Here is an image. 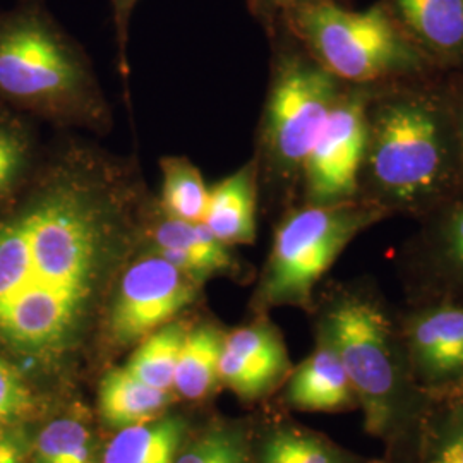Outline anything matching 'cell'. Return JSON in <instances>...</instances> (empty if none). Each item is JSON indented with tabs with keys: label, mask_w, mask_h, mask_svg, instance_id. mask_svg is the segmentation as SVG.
<instances>
[{
	"label": "cell",
	"mask_w": 463,
	"mask_h": 463,
	"mask_svg": "<svg viewBox=\"0 0 463 463\" xmlns=\"http://www.w3.org/2000/svg\"><path fill=\"white\" fill-rule=\"evenodd\" d=\"M290 367L283 338L268 319H258L223 336L220 381L239 397H265L288 376Z\"/></svg>",
	"instance_id": "cell-11"
},
{
	"label": "cell",
	"mask_w": 463,
	"mask_h": 463,
	"mask_svg": "<svg viewBox=\"0 0 463 463\" xmlns=\"http://www.w3.org/2000/svg\"><path fill=\"white\" fill-rule=\"evenodd\" d=\"M390 215L364 198L336 204H302L281 218L256 300L261 307L313 304L316 285L361 233Z\"/></svg>",
	"instance_id": "cell-6"
},
{
	"label": "cell",
	"mask_w": 463,
	"mask_h": 463,
	"mask_svg": "<svg viewBox=\"0 0 463 463\" xmlns=\"http://www.w3.org/2000/svg\"><path fill=\"white\" fill-rule=\"evenodd\" d=\"M434 66H463V0H383Z\"/></svg>",
	"instance_id": "cell-13"
},
{
	"label": "cell",
	"mask_w": 463,
	"mask_h": 463,
	"mask_svg": "<svg viewBox=\"0 0 463 463\" xmlns=\"http://www.w3.org/2000/svg\"><path fill=\"white\" fill-rule=\"evenodd\" d=\"M0 463H26V457H13V458L2 460Z\"/></svg>",
	"instance_id": "cell-33"
},
{
	"label": "cell",
	"mask_w": 463,
	"mask_h": 463,
	"mask_svg": "<svg viewBox=\"0 0 463 463\" xmlns=\"http://www.w3.org/2000/svg\"><path fill=\"white\" fill-rule=\"evenodd\" d=\"M415 244L426 280L448 294H463V201L447 203Z\"/></svg>",
	"instance_id": "cell-16"
},
{
	"label": "cell",
	"mask_w": 463,
	"mask_h": 463,
	"mask_svg": "<svg viewBox=\"0 0 463 463\" xmlns=\"http://www.w3.org/2000/svg\"><path fill=\"white\" fill-rule=\"evenodd\" d=\"M354 388L365 432L390 438L407 422L415 383L381 300L367 288L336 294L319 323Z\"/></svg>",
	"instance_id": "cell-5"
},
{
	"label": "cell",
	"mask_w": 463,
	"mask_h": 463,
	"mask_svg": "<svg viewBox=\"0 0 463 463\" xmlns=\"http://www.w3.org/2000/svg\"><path fill=\"white\" fill-rule=\"evenodd\" d=\"M34 463H97L93 432L78 415L52 420L36 438Z\"/></svg>",
	"instance_id": "cell-23"
},
{
	"label": "cell",
	"mask_w": 463,
	"mask_h": 463,
	"mask_svg": "<svg viewBox=\"0 0 463 463\" xmlns=\"http://www.w3.org/2000/svg\"><path fill=\"white\" fill-rule=\"evenodd\" d=\"M141 232L148 242V250L201 285L212 277L237 269L232 248L220 242L203 222L179 220L155 206L146 210Z\"/></svg>",
	"instance_id": "cell-12"
},
{
	"label": "cell",
	"mask_w": 463,
	"mask_h": 463,
	"mask_svg": "<svg viewBox=\"0 0 463 463\" xmlns=\"http://www.w3.org/2000/svg\"><path fill=\"white\" fill-rule=\"evenodd\" d=\"M185 333L187 330L183 323H168L141 340L124 367L149 386L172 392Z\"/></svg>",
	"instance_id": "cell-21"
},
{
	"label": "cell",
	"mask_w": 463,
	"mask_h": 463,
	"mask_svg": "<svg viewBox=\"0 0 463 463\" xmlns=\"http://www.w3.org/2000/svg\"><path fill=\"white\" fill-rule=\"evenodd\" d=\"M112 4V14H114V24H116L117 45L120 53V66L126 74V50H128V40H129V24L133 17L134 9L137 5V0H110Z\"/></svg>",
	"instance_id": "cell-29"
},
{
	"label": "cell",
	"mask_w": 463,
	"mask_h": 463,
	"mask_svg": "<svg viewBox=\"0 0 463 463\" xmlns=\"http://www.w3.org/2000/svg\"><path fill=\"white\" fill-rule=\"evenodd\" d=\"M170 402V392L137 380L126 367L107 373L99 383V417L112 430H126L158 419Z\"/></svg>",
	"instance_id": "cell-17"
},
{
	"label": "cell",
	"mask_w": 463,
	"mask_h": 463,
	"mask_svg": "<svg viewBox=\"0 0 463 463\" xmlns=\"http://www.w3.org/2000/svg\"><path fill=\"white\" fill-rule=\"evenodd\" d=\"M402 340L415 384L439 393L463 376V302L441 300L411 316Z\"/></svg>",
	"instance_id": "cell-10"
},
{
	"label": "cell",
	"mask_w": 463,
	"mask_h": 463,
	"mask_svg": "<svg viewBox=\"0 0 463 463\" xmlns=\"http://www.w3.org/2000/svg\"><path fill=\"white\" fill-rule=\"evenodd\" d=\"M0 93L74 126L109 117L81 50L36 9L0 17Z\"/></svg>",
	"instance_id": "cell-3"
},
{
	"label": "cell",
	"mask_w": 463,
	"mask_h": 463,
	"mask_svg": "<svg viewBox=\"0 0 463 463\" xmlns=\"http://www.w3.org/2000/svg\"><path fill=\"white\" fill-rule=\"evenodd\" d=\"M131 168L74 148L0 220V338L52 352L81 330L103 271L146 215Z\"/></svg>",
	"instance_id": "cell-1"
},
{
	"label": "cell",
	"mask_w": 463,
	"mask_h": 463,
	"mask_svg": "<svg viewBox=\"0 0 463 463\" xmlns=\"http://www.w3.org/2000/svg\"><path fill=\"white\" fill-rule=\"evenodd\" d=\"M345 84L298 47L275 61L260 129V175L275 183L300 181V170L331 107Z\"/></svg>",
	"instance_id": "cell-7"
},
{
	"label": "cell",
	"mask_w": 463,
	"mask_h": 463,
	"mask_svg": "<svg viewBox=\"0 0 463 463\" xmlns=\"http://www.w3.org/2000/svg\"><path fill=\"white\" fill-rule=\"evenodd\" d=\"M321 2H338V0H249V5L256 16L266 21L268 24H273L294 9L321 4Z\"/></svg>",
	"instance_id": "cell-28"
},
{
	"label": "cell",
	"mask_w": 463,
	"mask_h": 463,
	"mask_svg": "<svg viewBox=\"0 0 463 463\" xmlns=\"http://www.w3.org/2000/svg\"><path fill=\"white\" fill-rule=\"evenodd\" d=\"M185 430L183 417L168 415L117 430L105 448L103 463H174Z\"/></svg>",
	"instance_id": "cell-18"
},
{
	"label": "cell",
	"mask_w": 463,
	"mask_h": 463,
	"mask_svg": "<svg viewBox=\"0 0 463 463\" xmlns=\"http://www.w3.org/2000/svg\"><path fill=\"white\" fill-rule=\"evenodd\" d=\"M373 88L345 84L331 107L300 170L306 204H336L361 198L365 107Z\"/></svg>",
	"instance_id": "cell-8"
},
{
	"label": "cell",
	"mask_w": 463,
	"mask_h": 463,
	"mask_svg": "<svg viewBox=\"0 0 463 463\" xmlns=\"http://www.w3.org/2000/svg\"><path fill=\"white\" fill-rule=\"evenodd\" d=\"M371 463H386V462H381V460H378V462H371Z\"/></svg>",
	"instance_id": "cell-34"
},
{
	"label": "cell",
	"mask_w": 463,
	"mask_h": 463,
	"mask_svg": "<svg viewBox=\"0 0 463 463\" xmlns=\"http://www.w3.org/2000/svg\"><path fill=\"white\" fill-rule=\"evenodd\" d=\"M422 424L419 463H463V398H441Z\"/></svg>",
	"instance_id": "cell-24"
},
{
	"label": "cell",
	"mask_w": 463,
	"mask_h": 463,
	"mask_svg": "<svg viewBox=\"0 0 463 463\" xmlns=\"http://www.w3.org/2000/svg\"><path fill=\"white\" fill-rule=\"evenodd\" d=\"M223 335L203 325L187 330L175 367L174 388L179 395L189 400L204 398L220 381V355Z\"/></svg>",
	"instance_id": "cell-19"
},
{
	"label": "cell",
	"mask_w": 463,
	"mask_h": 463,
	"mask_svg": "<svg viewBox=\"0 0 463 463\" xmlns=\"http://www.w3.org/2000/svg\"><path fill=\"white\" fill-rule=\"evenodd\" d=\"M445 93H447L449 116L453 124L458 166H460V183L463 187V80L455 84L451 90H447Z\"/></svg>",
	"instance_id": "cell-30"
},
{
	"label": "cell",
	"mask_w": 463,
	"mask_h": 463,
	"mask_svg": "<svg viewBox=\"0 0 463 463\" xmlns=\"http://www.w3.org/2000/svg\"><path fill=\"white\" fill-rule=\"evenodd\" d=\"M287 402L306 412H340L359 409L347 373L328 338L319 331L315 352L292 373Z\"/></svg>",
	"instance_id": "cell-15"
},
{
	"label": "cell",
	"mask_w": 463,
	"mask_h": 463,
	"mask_svg": "<svg viewBox=\"0 0 463 463\" xmlns=\"http://www.w3.org/2000/svg\"><path fill=\"white\" fill-rule=\"evenodd\" d=\"M32 393L16 367L0 357V424L26 414Z\"/></svg>",
	"instance_id": "cell-27"
},
{
	"label": "cell",
	"mask_w": 463,
	"mask_h": 463,
	"mask_svg": "<svg viewBox=\"0 0 463 463\" xmlns=\"http://www.w3.org/2000/svg\"><path fill=\"white\" fill-rule=\"evenodd\" d=\"M30 162V141L23 129L0 122V201L7 198Z\"/></svg>",
	"instance_id": "cell-26"
},
{
	"label": "cell",
	"mask_w": 463,
	"mask_h": 463,
	"mask_svg": "<svg viewBox=\"0 0 463 463\" xmlns=\"http://www.w3.org/2000/svg\"><path fill=\"white\" fill-rule=\"evenodd\" d=\"M160 168L162 189L156 206L174 218L203 222L210 187L198 166L185 156H165L160 162Z\"/></svg>",
	"instance_id": "cell-20"
},
{
	"label": "cell",
	"mask_w": 463,
	"mask_h": 463,
	"mask_svg": "<svg viewBox=\"0 0 463 463\" xmlns=\"http://www.w3.org/2000/svg\"><path fill=\"white\" fill-rule=\"evenodd\" d=\"M201 283L146 250L126 266L109 307V333L117 345H134L164 328L199 296Z\"/></svg>",
	"instance_id": "cell-9"
},
{
	"label": "cell",
	"mask_w": 463,
	"mask_h": 463,
	"mask_svg": "<svg viewBox=\"0 0 463 463\" xmlns=\"http://www.w3.org/2000/svg\"><path fill=\"white\" fill-rule=\"evenodd\" d=\"M174 463H250V457L241 432L216 430L191 441Z\"/></svg>",
	"instance_id": "cell-25"
},
{
	"label": "cell",
	"mask_w": 463,
	"mask_h": 463,
	"mask_svg": "<svg viewBox=\"0 0 463 463\" xmlns=\"http://www.w3.org/2000/svg\"><path fill=\"white\" fill-rule=\"evenodd\" d=\"M28 445L23 432L14 430H0V462L13 457H26Z\"/></svg>",
	"instance_id": "cell-31"
},
{
	"label": "cell",
	"mask_w": 463,
	"mask_h": 463,
	"mask_svg": "<svg viewBox=\"0 0 463 463\" xmlns=\"http://www.w3.org/2000/svg\"><path fill=\"white\" fill-rule=\"evenodd\" d=\"M280 21L287 33L344 84L395 83L434 66L383 0L363 11L321 2L294 9Z\"/></svg>",
	"instance_id": "cell-4"
},
{
	"label": "cell",
	"mask_w": 463,
	"mask_h": 463,
	"mask_svg": "<svg viewBox=\"0 0 463 463\" xmlns=\"http://www.w3.org/2000/svg\"><path fill=\"white\" fill-rule=\"evenodd\" d=\"M462 187L447 93L426 84L373 88L365 107L361 198L390 213H430Z\"/></svg>",
	"instance_id": "cell-2"
},
{
	"label": "cell",
	"mask_w": 463,
	"mask_h": 463,
	"mask_svg": "<svg viewBox=\"0 0 463 463\" xmlns=\"http://www.w3.org/2000/svg\"><path fill=\"white\" fill-rule=\"evenodd\" d=\"M258 189L260 168L256 160L210 187L203 223L225 246L233 248L256 241Z\"/></svg>",
	"instance_id": "cell-14"
},
{
	"label": "cell",
	"mask_w": 463,
	"mask_h": 463,
	"mask_svg": "<svg viewBox=\"0 0 463 463\" xmlns=\"http://www.w3.org/2000/svg\"><path fill=\"white\" fill-rule=\"evenodd\" d=\"M258 463H355V457L315 432L285 426L266 436Z\"/></svg>",
	"instance_id": "cell-22"
},
{
	"label": "cell",
	"mask_w": 463,
	"mask_h": 463,
	"mask_svg": "<svg viewBox=\"0 0 463 463\" xmlns=\"http://www.w3.org/2000/svg\"><path fill=\"white\" fill-rule=\"evenodd\" d=\"M438 398H463V376L447 390L436 393Z\"/></svg>",
	"instance_id": "cell-32"
}]
</instances>
